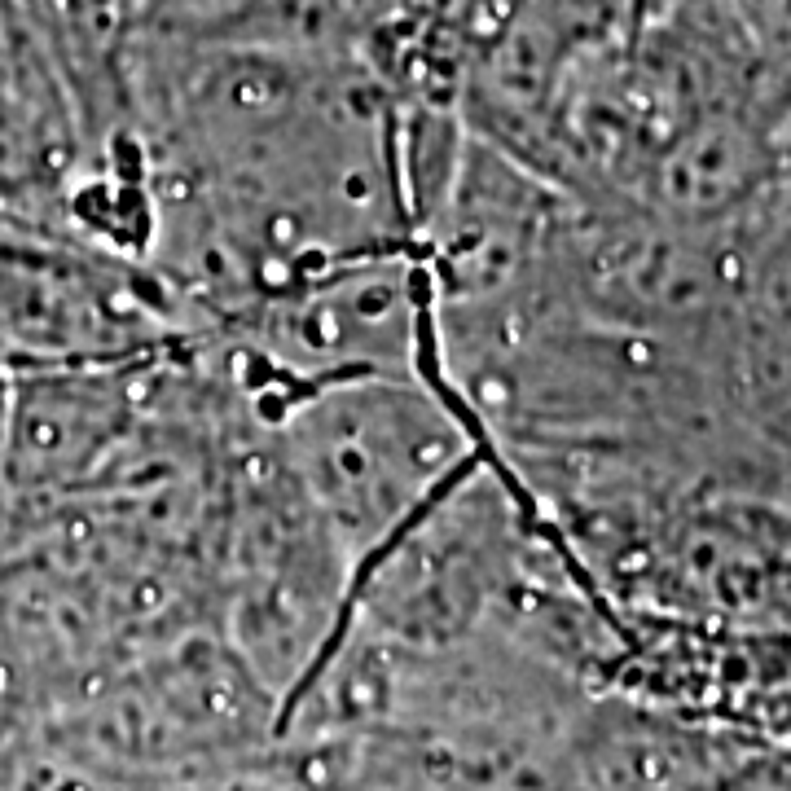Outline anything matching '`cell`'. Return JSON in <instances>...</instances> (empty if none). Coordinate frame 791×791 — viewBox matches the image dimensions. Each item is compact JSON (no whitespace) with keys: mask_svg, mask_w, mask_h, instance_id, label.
Segmentation results:
<instances>
[{"mask_svg":"<svg viewBox=\"0 0 791 791\" xmlns=\"http://www.w3.org/2000/svg\"><path fill=\"white\" fill-rule=\"evenodd\" d=\"M295 484L352 567L493 444L440 383L356 374L304 387L273 422Z\"/></svg>","mask_w":791,"mask_h":791,"instance_id":"6da1fadb","label":"cell"},{"mask_svg":"<svg viewBox=\"0 0 791 791\" xmlns=\"http://www.w3.org/2000/svg\"><path fill=\"white\" fill-rule=\"evenodd\" d=\"M203 334L189 304L146 260L31 220L0 238V348L14 370L128 365Z\"/></svg>","mask_w":791,"mask_h":791,"instance_id":"7a4b0ae2","label":"cell"},{"mask_svg":"<svg viewBox=\"0 0 791 791\" xmlns=\"http://www.w3.org/2000/svg\"><path fill=\"white\" fill-rule=\"evenodd\" d=\"M146 370L150 356L128 365L14 370L0 431V488L36 510L44 528L137 436L150 405Z\"/></svg>","mask_w":791,"mask_h":791,"instance_id":"3957f363","label":"cell"},{"mask_svg":"<svg viewBox=\"0 0 791 791\" xmlns=\"http://www.w3.org/2000/svg\"><path fill=\"white\" fill-rule=\"evenodd\" d=\"M9 387H14V365L0 348V431H5V409H9Z\"/></svg>","mask_w":791,"mask_h":791,"instance_id":"277c9868","label":"cell"},{"mask_svg":"<svg viewBox=\"0 0 791 791\" xmlns=\"http://www.w3.org/2000/svg\"><path fill=\"white\" fill-rule=\"evenodd\" d=\"M115 5H119V9H124V14H128V5H132V0H115Z\"/></svg>","mask_w":791,"mask_h":791,"instance_id":"5b68a950","label":"cell"}]
</instances>
